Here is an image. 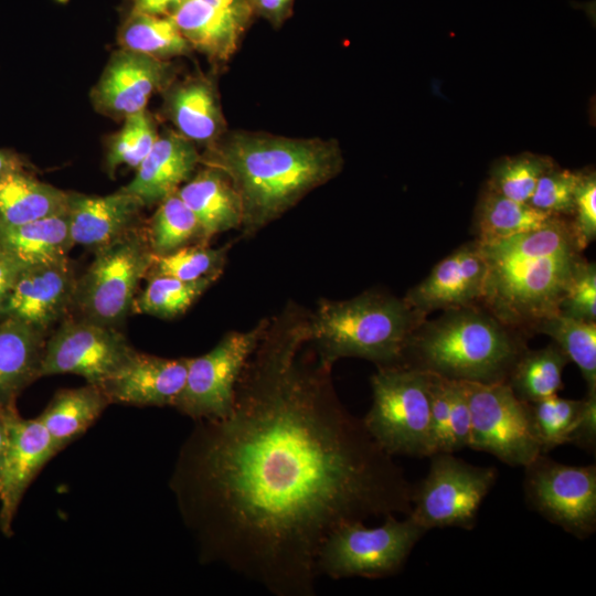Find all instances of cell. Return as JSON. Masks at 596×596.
I'll list each match as a JSON object with an SVG mask.
<instances>
[{"mask_svg":"<svg viewBox=\"0 0 596 596\" xmlns=\"http://www.w3.org/2000/svg\"><path fill=\"white\" fill-rule=\"evenodd\" d=\"M147 280L146 289L135 299L132 312L173 319L183 315L217 278L187 281L161 275Z\"/></svg>","mask_w":596,"mask_h":596,"instance_id":"cell-33","label":"cell"},{"mask_svg":"<svg viewBox=\"0 0 596 596\" xmlns=\"http://www.w3.org/2000/svg\"><path fill=\"white\" fill-rule=\"evenodd\" d=\"M120 49L171 61L193 50L171 17L130 11L118 31Z\"/></svg>","mask_w":596,"mask_h":596,"instance_id":"cell-29","label":"cell"},{"mask_svg":"<svg viewBox=\"0 0 596 596\" xmlns=\"http://www.w3.org/2000/svg\"><path fill=\"white\" fill-rule=\"evenodd\" d=\"M582 400L563 398L556 395L530 403L534 428L542 454L567 444L581 412Z\"/></svg>","mask_w":596,"mask_h":596,"instance_id":"cell-37","label":"cell"},{"mask_svg":"<svg viewBox=\"0 0 596 596\" xmlns=\"http://www.w3.org/2000/svg\"><path fill=\"white\" fill-rule=\"evenodd\" d=\"M343 163L334 139L244 130H226L200 158L201 166L220 170L237 192L244 237L254 236L336 178Z\"/></svg>","mask_w":596,"mask_h":596,"instance_id":"cell-2","label":"cell"},{"mask_svg":"<svg viewBox=\"0 0 596 596\" xmlns=\"http://www.w3.org/2000/svg\"><path fill=\"white\" fill-rule=\"evenodd\" d=\"M524 468L528 505L579 540L596 531V466H572L539 455Z\"/></svg>","mask_w":596,"mask_h":596,"instance_id":"cell-12","label":"cell"},{"mask_svg":"<svg viewBox=\"0 0 596 596\" xmlns=\"http://www.w3.org/2000/svg\"><path fill=\"white\" fill-rule=\"evenodd\" d=\"M136 351L120 329L67 316L46 338L40 376L70 373L100 385Z\"/></svg>","mask_w":596,"mask_h":596,"instance_id":"cell-13","label":"cell"},{"mask_svg":"<svg viewBox=\"0 0 596 596\" xmlns=\"http://www.w3.org/2000/svg\"><path fill=\"white\" fill-rule=\"evenodd\" d=\"M487 278V263L475 240L440 260L419 284L408 290L405 301L423 315L477 305Z\"/></svg>","mask_w":596,"mask_h":596,"instance_id":"cell-17","label":"cell"},{"mask_svg":"<svg viewBox=\"0 0 596 596\" xmlns=\"http://www.w3.org/2000/svg\"><path fill=\"white\" fill-rule=\"evenodd\" d=\"M50 333L13 318H0V407L15 406L19 395L40 379Z\"/></svg>","mask_w":596,"mask_h":596,"instance_id":"cell-23","label":"cell"},{"mask_svg":"<svg viewBox=\"0 0 596 596\" xmlns=\"http://www.w3.org/2000/svg\"><path fill=\"white\" fill-rule=\"evenodd\" d=\"M159 137L158 120L147 108L124 119L123 127L107 139L105 163L113 175L119 166L136 169Z\"/></svg>","mask_w":596,"mask_h":596,"instance_id":"cell-35","label":"cell"},{"mask_svg":"<svg viewBox=\"0 0 596 596\" xmlns=\"http://www.w3.org/2000/svg\"><path fill=\"white\" fill-rule=\"evenodd\" d=\"M189 358L168 359L136 351L99 386L110 403L174 406L188 371Z\"/></svg>","mask_w":596,"mask_h":596,"instance_id":"cell-20","label":"cell"},{"mask_svg":"<svg viewBox=\"0 0 596 596\" xmlns=\"http://www.w3.org/2000/svg\"><path fill=\"white\" fill-rule=\"evenodd\" d=\"M161 94V115L195 146L205 148L227 130L219 92L210 76L198 73L175 78Z\"/></svg>","mask_w":596,"mask_h":596,"instance_id":"cell-21","label":"cell"},{"mask_svg":"<svg viewBox=\"0 0 596 596\" xmlns=\"http://www.w3.org/2000/svg\"><path fill=\"white\" fill-rule=\"evenodd\" d=\"M268 318L247 331H231L209 352L189 358L187 377L174 408L194 422L226 416L238 377L256 349Z\"/></svg>","mask_w":596,"mask_h":596,"instance_id":"cell-11","label":"cell"},{"mask_svg":"<svg viewBox=\"0 0 596 596\" xmlns=\"http://www.w3.org/2000/svg\"><path fill=\"white\" fill-rule=\"evenodd\" d=\"M479 245L487 263L480 302L503 324L522 333L558 312L584 258L566 216H553L534 231Z\"/></svg>","mask_w":596,"mask_h":596,"instance_id":"cell-3","label":"cell"},{"mask_svg":"<svg viewBox=\"0 0 596 596\" xmlns=\"http://www.w3.org/2000/svg\"><path fill=\"white\" fill-rule=\"evenodd\" d=\"M200 158L201 152L192 141L167 129L159 132L132 180L120 190L136 196L145 207L158 205L193 175L201 166Z\"/></svg>","mask_w":596,"mask_h":596,"instance_id":"cell-22","label":"cell"},{"mask_svg":"<svg viewBox=\"0 0 596 596\" xmlns=\"http://www.w3.org/2000/svg\"><path fill=\"white\" fill-rule=\"evenodd\" d=\"M572 226L578 247L584 251L596 237V173L578 171Z\"/></svg>","mask_w":596,"mask_h":596,"instance_id":"cell-40","label":"cell"},{"mask_svg":"<svg viewBox=\"0 0 596 596\" xmlns=\"http://www.w3.org/2000/svg\"><path fill=\"white\" fill-rule=\"evenodd\" d=\"M554 164L551 157L533 152L502 157L492 164L486 187L509 199L529 203L539 179Z\"/></svg>","mask_w":596,"mask_h":596,"instance_id":"cell-34","label":"cell"},{"mask_svg":"<svg viewBox=\"0 0 596 596\" xmlns=\"http://www.w3.org/2000/svg\"><path fill=\"white\" fill-rule=\"evenodd\" d=\"M465 384L471 416L469 448L522 468L542 454L530 403L507 382Z\"/></svg>","mask_w":596,"mask_h":596,"instance_id":"cell-10","label":"cell"},{"mask_svg":"<svg viewBox=\"0 0 596 596\" xmlns=\"http://www.w3.org/2000/svg\"><path fill=\"white\" fill-rule=\"evenodd\" d=\"M142 203L121 191L89 195L67 191L66 214L74 245L96 252L141 226Z\"/></svg>","mask_w":596,"mask_h":596,"instance_id":"cell-19","label":"cell"},{"mask_svg":"<svg viewBox=\"0 0 596 596\" xmlns=\"http://www.w3.org/2000/svg\"><path fill=\"white\" fill-rule=\"evenodd\" d=\"M67 191L38 180L32 171L0 181V227L21 225L66 211Z\"/></svg>","mask_w":596,"mask_h":596,"instance_id":"cell-27","label":"cell"},{"mask_svg":"<svg viewBox=\"0 0 596 596\" xmlns=\"http://www.w3.org/2000/svg\"><path fill=\"white\" fill-rule=\"evenodd\" d=\"M578 171L562 169L557 163L539 179L529 203L550 215L572 216Z\"/></svg>","mask_w":596,"mask_h":596,"instance_id":"cell-38","label":"cell"},{"mask_svg":"<svg viewBox=\"0 0 596 596\" xmlns=\"http://www.w3.org/2000/svg\"><path fill=\"white\" fill-rule=\"evenodd\" d=\"M429 374L432 455L449 453L447 380L433 373Z\"/></svg>","mask_w":596,"mask_h":596,"instance_id":"cell-42","label":"cell"},{"mask_svg":"<svg viewBox=\"0 0 596 596\" xmlns=\"http://www.w3.org/2000/svg\"><path fill=\"white\" fill-rule=\"evenodd\" d=\"M447 380L449 406V453H456L469 446L471 416L464 381Z\"/></svg>","mask_w":596,"mask_h":596,"instance_id":"cell-41","label":"cell"},{"mask_svg":"<svg viewBox=\"0 0 596 596\" xmlns=\"http://www.w3.org/2000/svg\"><path fill=\"white\" fill-rule=\"evenodd\" d=\"M177 78L171 61L118 49L110 55L91 99L96 111L114 120L146 109L150 98Z\"/></svg>","mask_w":596,"mask_h":596,"instance_id":"cell-14","label":"cell"},{"mask_svg":"<svg viewBox=\"0 0 596 596\" xmlns=\"http://www.w3.org/2000/svg\"><path fill=\"white\" fill-rule=\"evenodd\" d=\"M151 259L143 224L94 252L91 265L77 276L68 316L120 329L134 313L137 288Z\"/></svg>","mask_w":596,"mask_h":596,"instance_id":"cell-7","label":"cell"},{"mask_svg":"<svg viewBox=\"0 0 596 596\" xmlns=\"http://www.w3.org/2000/svg\"><path fill=\"white\" fill-rule=\"evenodd\" d=\"M588 453L596 450V391H587L568 443Z\"/></svg>","mask_w":596,"mask_h":596,"instance_id":"cell-43","label":"cell"},{"mask_svg":"<svg viewBox=\"0 0 596 596\" xmlns=\"http://www.w3.org/2000/svg\"><path fill=\"white\" fill-rule=\"evenodd\" d=\"M568 362L554 342L538 350L525 349L505 382L520 400L534 403L556 395L563 389L562 375Z\"/></svg>","mask_w":596,"mask_h":596,"instance_id":"cell-30","label":"cell"},{"mask_svg":"<svg viewBox=\"0 0 596 596\" xmlns=\"http://www.w3.org/2000/svg\"><path fill=\"white\" fill-rule=\"evenodd\" d=\"M24 267L0 252V316L14 287L19 274Z\"/></svg>","mask_w":596,"mask_h":596,"instance_id":"cell-45","label":"cell"},{"mask_svg":"<svg viewBox=\"0 0 596 596\" xmlns=\"http://www.w3.org/2000/svg\"><path fill=\"white\" fill-rule=\"evenodd\" d=\"M425 318L404 298L376 290L345 300L320 299L309 313V341L319 359L331 366L342 358L395 365Z\"/></svg>","mask_w":596,"mask_h":596,"instance_id":"cell-5","label":"cell"},{"mask_svg":"<svg viewBox=\"0 0 596 596\" xmlns=\"http://www.w3.org/2000/svg\"><path fill=\"white\" fill-rule=\"evenodd\" d=\"M372 404L362 418L391 456L429 457L430 374L404 364L377 366L371 376Z\"/></svg>","mask_w":596,"mask_h":596,"instance_id":"cell-6","label":"cell"},{"mask_svg":"<svg viewBox=\"0 0 596 596\" xmlns=\"http://www.w3.org/2000/svg\"><path fill=\"white\" fill-rule=\"evenodd\" d=\"M533 331L552 338L570 362L577 365L587 391H596V321L556 312L538 322Z\"/></svg>","mask_w":596,"mask_h":596,"instance_id":"cell-32","label":"cell"},{"mask_svg":"<svg viewBox=\"0 0 596 596\" xmlns=\"http://www.w3.org/2000/svg\"><path fill=\"white\" fill-rule=\"evenodd\" d=\"M73 246L66 211L0 227V252L24 268L63 258Z\"/></svg>","mask_w":596,"mask_h":596,"instance_id":"cell-26","label":"cell"},{"mask_svg":"<svg viewBox=\"0 0 596 596\" xmlns=\"http://www.w3.org/2000/svg\"><path fill=\"white\" fill-rule=\"evenodd\" d=\"M558 312L566 316L596 321V265L583 258L577 265Z\"/></svg>","mask_w":596,"mask_h":596,"instance_id":"cell-39","label":"cell"},{"mask_svg":"<svg viewBox=\"0 0 596 596\" xmlns=\"http://www.w3.org/2000/svg\"><path fill=\"white\" fill-rule=\"evenodd\" d=\"M143 227L155 256L167 255L192 244H209L198 219L177 192L158 204Z\"/></svg>","mask_w":596,"mask_h":596,"instance_id":"cell-31","label":"cell"},{"mask_svg":"<svg viewBox=\"0 0 596 596\" xmlns=\"http://www.w3.org/2000/svg\"><path fill=\"white\" fill-rule=\"evenodd\" d=\"M522 336L476 305L448 309L416 329L400 364L449 380L505 382L526 349Z\"/></svg>","mask_w":596,"mask_h":596,"instance_id":"cell-4","label":"cell"},{"mask_svg":"<svg viewBox=\"0 0 596 596\" xmlns=\"http://www.w3.org/2000/svg\"><path fill=\"white\" fill-rule=\"evenodd\" d=\"M111 404L104 390L93 383L55 393L38 416L57 453L82 436Z\"/></svg>","mask_w":596,"mask_h":596,"instance_id":"cell-25","label":"cell"},{"mask_svg":"<svg viewBox=\"0 0 596 596\" xmlns=\"http://www.w3.org/2000/svg\"><path fill=\"white\" fill-rule=\"evenodd\" d=\"M308 320L294 305L268 319L230 413L195 422L170 480L200 561L275 596L316 595L338 526L412 510V485L339 400Z\"/></svg>","mask_w":596,"mask_h":596,"instance_id":"cell-1","label":"cell"},{"mask_svg":"<svg viewBox=\"0 0 596 596\" xmlns=\"http://www.w3.org/2000/svg\"><path fill=\"white\" fill-rule=\"evenodd\" d=\"M56 454L39 418H23L17 411L11 421L10 441L0 476V531L4 535H12V523L26 489Z\"/></svg>","mask_w":596,"mask_h":596,"instance_id":"cell-18","label":"cell"},{"mask_svg":"<svg viewBox=\"0 0 596 596\" xmlns=\"http://www.w3.org/2000/svg\"><path fill=\"white\" fill-rule=\"evenodd\" d=\"M32 166L20 153L12 149L0 148V181L20 171H31Z\"/></svg>","mask_w":596,"mask_h":596,"instance_id":"cell-47","label":"cell"},{"mask_svg":"<svg viewBox=\"0 0 596 596\" xmlns=\"http://www.w3.org/2000/svg\"><path fill=\"white\" fill-rule=\"evenodd\" d=\"M255 15L267 20L275 28L280 26L292 12L295 0H249Z\"/></svg>","mask_w":596,"mask_h":596,"instance_id":"cell-44","label":"cell"},{"mask_svg":"<svg viewBox=\"0 0 596 596\" xmlns=\"http://www.w3.org/2000/svg\"><path fill=\"white\" fill-rule=\"evenodd\" d=\"M228 246L211 247L209 244H192L167 255H152L146 278L171 276L194 281L207 277L220 278L226 264Z\"/></svg>","mask_w":596,"mask_h":596,"instance_id":"cell-36","label":"cell"},{"mask_svg":"<svg viewBox=\"0 0 596 596\" xmlns=\"http://www.w3.org/2000/svg\"><path fill=\"white\" fill-rule=\"evenodd\" d=\"M254 17L249 0H185L171 15L192 50L215 66L235 54Z\"/></svg>","mask_w":596,"mask_h":596,"instance_id":"cell-16","label":"cell"},{"mask_svg":"<svg viewBox=\"0 0 596 596\" xmlns=\"http://www.w3.org/2000/svg\"><path fill=\"white\" fill-rule=\"evenodd\" d=\"M77 275L73 262L63 258L25 267L0 318H13L47 333L72 308Z\"/></svg>","mask_w":596,"mask_h":596,"instance_id":"cell-15","label":"cell"},{"mask_svg":"<svg viewBox=\"0 0 596 596\" xmlns=\"http://www.w3.org/2000/svg\"><path fill=\"white\" fill-rule=\"evenodd\" d=\"M426 477L412 486L409 515L427 531L476 526L482 501L498 479L492 466H475L453 453L429 456Z\"/></svg>","mask_w":596,"mask_h":596,"instance_id":"cell-9","label":"cell"},{"mask_svg":"<svg viewBox=\"0 0 596 596\" xmlns=\"http://www.w3.org/2000/svg\"><path fill=\"white\" fill-rule=\"evenodd\" d=\"M177 193L198 219L206 243L220 233L241 228L240 196L220 170L202 166Z\"/></svg>","mask_w":596,"mask_h":596,"instance_id":"cell-24","label":"cell"},{"mask_svg":"<svg viewBox=\"0 0 596 596\" xmlns=\"http://www.w3.org/2000/svg\"><path fill=\"white\" fill-rule=\"evenodd\" d=\"M384 518L375 528L355 521L334 529L318 552V575L383 578L398 573L427 530L409 515L403 520L395 514Z\"/></svg>","mask_w":596,"mask_h":596,"instance_id":"cell-8","label":"cell"},{"mask_svg":"<svg viewBox=\"0 0 596 596\" xmlns=\"http://www.w3.org/2000/svg\"><path fill=\"white\" fill-rule=\"evenodd\" d=\"M17 406L0 407V476L10 441L11 421Z\"/></svg>","mask_w":596,"mask_h":596,"instance_id":"cell-48","label":"cell"},{"mask_svg":"<svg viewBox=\"0 0 596 596\" xmlns=\"http://www.w3.org/2000/svg\"><path fill=\"white\" fill-rule=\"evenodd\" d=\"M132 11L171 17L185 0H131Z\"/></svg>","mask_w":596,"mask_h":596,"instance_id":"cell-46","label":"cell"},{"mask_svg":"<svg viewBox=\"0 0 596 596\" xmlns=\"http://www.w3.org/2000/svg\"><path fill=\"white\" fill-rule=\"evenodd\" d=\"M553 216L485 187L475 211L476 241L485 245L534 231Z\"/></svg>","mask_w":596,"mask_h":596,"instance_id":"cell-28","label":"cell"}]
</instances>
